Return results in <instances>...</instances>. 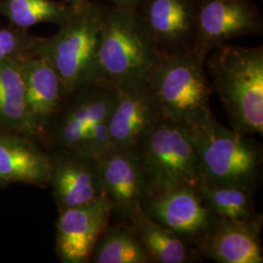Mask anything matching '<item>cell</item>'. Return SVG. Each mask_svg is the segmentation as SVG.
Wrapping results in <instances>:
<instances>
[{"label":"cell","mask_w":263,"mask_h":263,"mask_svg":"<svg viewBox=\"0 0 263 263\" xmlns=\"http://www.w3.org/2000/svg\"><path fill=\"white\" fill-rule=\"evenodd\" d=\"M205 67L231 128L248 136L262 135V46L222 44L208 55Z\"/></svg>","instance_id":"1"},{"label":"cell","mask_w":263,"mask_h":263,"mask_svg":"<svg viewBox=\"0 0 263 263\" xmlns=\"http://www.w3.org/2000/svg\"><path fill=\"white\" fill-rule=\"evenodd\" d=\"M160 58L137 9L104 8L98 53L100 80L117 89L145 83Z\"/></svg>","instance_id":"2"},{"label":"cell","mask_w":263,"mask_h":263,"mask_svg":"<svg viewBox=\"0 0 263 263\" xmlns=\"http://www.w3.org/2000/svg\"><path fill=\"white\" fill-rule=\"evenodd\" d=\"M104 7L87 0L74 7L55 35L40 38L32 55L43 57L54 66L66 97L100 80L98 53Z\"/></svg>","instance_id":"3"},{"label":"cell","mask_w":263,"mask_h":263,"mask_svg":"<svg viewBox=\"0 0 263 263\" xmlns=\"http://www.w3.org/2000/svg\"><path fill=\"white\" fill-rule=\"evenodd\" d=\"M205 61L194 50L160 58L146 84L163 118L193 128L214 116Z\"/></svg>","instance_id":"4"},{"label":"cell","mask_w":263,"mask_h":263,"mask_svg":"<svg viewBox=\"0 0 263 263\" xmlns=\"http://www.w3.org/2000/svg\"><path fill=\"white\" fill-rule=\"evenodd\" d=\"M191 131L203 183L255 190L262 168V149L258 141L227 128L215 115Z\"/></svg>","instance_id":"5"},{"label":"cell","mask_w":263,"mask_h":263,"mask_svg":"<svg viewBox=\"0 0 263 263\" xmlns=\"http://www.w3.org/2000/svg\"><path fill=\"white\" fill-rule=\"evenodd\" d=\"M149 181V192L197 188L202 182L191 128L161 118L136 147Z\"/></svg>","instance_id":"6"},{"label":"cell","mask_w":263,"mask_h":263,"mask_svg":"<svg viewBox=\"0 0 263 263\" xmlns=\"http://www.w3.org/2000/svg\"><path fill=\"white\" fill-rule=\"evenodd\" d=\"M117 97V88L99 80L66 96L45 137L51 149L76 151L88 131L106 119Z\"/></svg>","instance_id":"7"},{"label":"cell","mask_w":263,"mask_h":263,"mask_svg":"<svg viewBox=\"0 0 263 263\" xmlns=\"http://www.w3.org/2000/svg\"><path fill=\"white\" fill-rule=\"evenodd\" d=\"M141 208L152 220L195 249L220 220L208 207L197 188L190 186L151 192L141 201Z\"/></svg>","instance_id":"8"},{"label":"cell","mask_w":263,"mask_h":263,"mask_svg":"<svg viewBox=\"0 0 263 263\" xmlns=\"http://www.w3.org/2000/svg\"><path fill=\"white\" fill-rule=\"evenodd\" d=\"M200 0H141L136 8L160 56L195 48Z\"/></svg>","instance_id":"9"},{"label":"cell","mask_w":263,"mask_h":263,"mask_svg":"<svg viewBox=\"0 0 263 263\" xmlns=\"http://www.w3.org/2000/svg\"><path fill=\"white\" fill-rule=\"evenodd\" d=\"M262 29L261 12L252 0H200L194 51L207 58L229 40Z\"/></svg>","instance_id":"10"},{"label":"cell","mask_w":263,"mask_h":263,"mask_svg":"<svg viewBox=\"0 0 263 263\" xmlns=\"http://www.w3.org/2000/svg\"><path fill=\"white\" fill-rule=\"evenodd\" d=\"M104 196L124 222L149 192V181L137 148L109 149L97 159Z\"/></svg>","instance_id":"11"},{"label":"cell","mask_w":263,"mask_h":263,"mask_svg":"<svg viewBox=\"0 0 263 263\" xmlns=\"http://www.w3.org/2000/svg\"><path fill=\"white\" fill-rule=\"evenodd\" d=\"M113 207L105 196L59 212L56 252L63 263H88L95 245L109 224Z\"/></svg>","instance_id":"12"},{"label":"cell","mask_w":263,"mask_h":263,"mask_svg":"<svg viewBox=\"0 0 263 263\" xmlns=\"http://www.w3.org/2000/svg\"><path fill=\"white\" fill-rule=\"evenodd\" d=\"M162 117L159 107L145 83L117 89L108 116L110 149L136 148Z\"/></svg>","instance_id":"13"},{"label":"cell","mask_w":263,"mask_h":263,"mask_svg":"<svg viewBox=\"0 0 263 263\" xmlns=\"http://www.w3.org/2000/svg\"><path fill=\"white\" fill-rule=\"evenodd\" d=\"M51 154L49 186L59 212L104 196L97 160L63 149H52Z\"/></svg>","instance_id":"14"},{"label":"cell","mask_w":263,"mask_h":263,"mask_svg":"<svg viewBox=\"0 0 263 263\" xmlns=\"http://www.w3.org/2000/svg\"><path fill=\"white\" fill-rule=\"evenodd\" d=\"M25 100L37 141H43L66 99L62 80L43 57L30 55L21 61Z\"/></svg>","instance_id":"15"},{"label":"cell","mask_w":263,"mask_h":263,"mask_svg":"<svg viewBox=\"0 0 263 263\" xmlns=\"http://www.w3.org/2000/svg\"><path fill=\"white\" fill-rule=\"evenodd\" d=\"M262 221L222 219L196 246L199 256L218 263H262Z\"/></svg>","instance_id":"16"},{"label":"cell","mask_w":263,"mask_h":263,"mask_svg":"<svg viewBox=\"0 0 263 263\" xmlns=\"http://www.w3.org/2000/svg\"><path fill=\"white\" fill-rule=\"evenodd\" d=\"M37 142L25 135L0 132V179L6 184L49 186L52 154Z\"/></svg>","instance_id":"17"},{"label":"cell","mask_w":263,"mask_h":263,"mask_svg":"<svg viewBox=\"0 0 263 263\" xmlns=\"http://www.w3.org/2000/svg\"><path fill=\"white\" fill-rule=\"evenodd\" d=\"M128 223L140 238L151 263H190L202 259L195 247L156 223L141 208Z\"/></svg>","instance_id":"18"},{"label":"cell","mask_w":263,"mask_h":263,"mask_svg":"<svg viewBox=\"0 0 263 263\" xmlns=\"http://www.w3.org/2000/svg\"><path fill=\"white\" fill-rule=\"evenodd\" d=\"M0 132L21 134L37 141L26 105L21 61L0 62Z\"/></svg>","instance_id":"19"},{"label":"cell","mask_w":263,"mask_h":263,"mask_svg":"<svg viewBox=\"0 0 263 263\" xmlns=\"http://www.w3.org/2000/svg\"><path fill=\"white\" fill-rule=\"evenodd\" d=\"M92 263H151L140 238L129 223L106 226L95 245Z\"/></svg>","instance_id":"20"},{"label":"cell","mask_w":263,"mask_h":263,"mask_svg":"<svg viewBox=\"0 0 263 263\" xmlns=\"http://www.w3.org/2000/svg\"><path fill=\"white\" fill-rule=\"evenodd\" d=\"M198 192L211 211L222 219L262 221L254 208V190L241 186H211L201 182Z\"/></svg>","instance_id":"21"},{"label":"cell","mask_w":263,"mask_h":263,"mask_svg":"<svg viewBox=\"0 0 263 263\" xmlns=\"http://www.w3.org/2000/svg\"><path fill=\"white\" fill-rule=\"evenodd\" d=\"M73 6L54 0H5L0 10L16 28L27 29L42 23L59 26L72 13Z\"/></svg>","instance_id":"22"},{"label":"cell","mask_w":263,"mask_h":263,"mask_svg":"<svg viewBox=\"0 0 263 263\" xmlns=\"http://www.w3.org/2000/svg\"><path fill=\"white\" fill-rule=\"evenodd\" d=\"M39 39L22 28H0V62L22 61L32 55Z\"/></svg>","instance_id":"23"},{"label":"cell","mask_w":263,"mask_h":263,"mask_svg":"<svg viewBox=\"0 0 263 263\" xmlns=\"http://www.w3.org/2000/svg\"><path fill=\"white\" fill-rule=\"evenodd\" d=\"M108 1L111 3V5L136 9L141 0H108Z\"/></svg>","instance_id":"24"},{"label":"cell","mask_w":263,"mask_h":263,"mask_svg":"<svg viewBox=\"0 0 263 263\" xmlns=\"http://www.w3.org/2000/svg\"><path fill=\"white\" fill-rule=\"evenodd\" d=\"M66 3L73 6V7H77V6H80L81 4L85 3L87 0H65Z\"/></svg>","instance_id":"25"},{"label":"cell","mask_w":263,"mask_h":263,"mask_svg":"<svg viewBox=\"0 0 263 263\" xmlns=\"http://www.w3.org/2000/svg\"><path fill=\"white\" fill-rule=\"evenodd\" d=\"M6 185H7V184H6L2 179H0V189H1V188L5 187Z\"/></svg>","instance_id":"26"}]
</instances>
